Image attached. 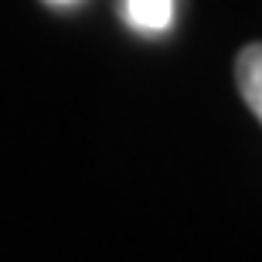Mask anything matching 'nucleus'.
Returning a JSON list of instances; mask_svg holds the SVG:
<instances>
[{
	"instance_id": "3",
	"label": "nucleus",
	"mask_w": 262,
	"mask_h": 262,
	"mask_svg": "<svg viewBox=\"0 0 262 262\" xmlns=\"http://www.w3.org/2000/svg\"><path fill=\"white\" fill-rule=\"evenodd\" d=\"M51 4H72V0H51Z\"/></svg>"
},
{
	"instance_id": "2",
	"label": "nucleus",
	"mask_w": 262,
	"mask_h": 262,
	"mask_svg": "<svg viewBox=\"0 0 262 262\" xmlns=\"http://www.w3.org/2000/svg\"><path fill=\"white\" fill-rule=\"evenodd\" d=\"M126 20L140 31H167L174 20V0H126Z\"/></svg>"
},
{
	"instance_id": "1",
	"label": "nucleus",
	"mask_w": 262,
	"mask_h": 262,
	"mask_svg": "<svg viewBox=\"0 0 262 262\" xmlns=\"http://www.w3.org/2000/svg\"><path fill=\"white\" fill-rule=\"evenodd\" d=\"M235 82L242 92L245 106L252 109V116L262 123V45H249L235 58Z\"/></svg>"
}]
</instances>
